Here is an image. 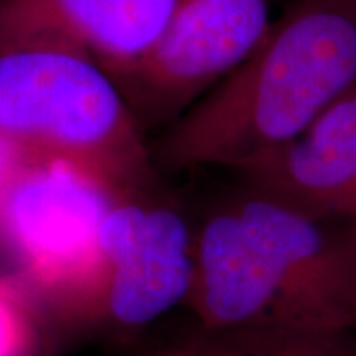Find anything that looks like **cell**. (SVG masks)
I'll return each instance as SVG.
<instances>
[{
  "mask_svg": "<svg viewBox=\"0 0 356 356\" xmlns=\"http://www.w3.org/2000/svg\"><path fill=\"white\" fill-rule=\"evenodd\" d=\"M186 305L202 332L356 329V232L250 188L194 234Z\"/></svg>",
  "mask_w": 356,
  "mask_h": 356,
  "instance_id": "6da1fadb",
  "label": "cell"
},
{
  "mask_svg": "<svg viewBox=\"0 0 356 356\" xmlns=\"http://www.w3.org/2000/svg\"><path fill=\"white\" fill-rule=\"evenodd\" d=\"M180 0H0V46L77 51L117 79L163 34Z\"/></svg>",
  "mask_w": 356,
  "mask_h": 356,
  "instance_id": "52a82bcc",
  "label": "cell"
},
{
  "mask_svg": "<svg viewBox=\"0 0 356 356\" xmlns=\"http://www.w3.org/2000/svg\"><path fill=\"white\" fill-rule=\"evenodd\" d=\"M194 234L177 210L123 196L103 218L88 280L58 315L113 332H133L188 303Z\"/></svg>",
  "mask_w": 356,
  "mask_h": 356,
  "instance_id": "277c9868",
  "label": "cell"
},
{
  "mask_svg": "<svg viewBox=\"0 0 356 356\" xmlns=\"http://www.w3.org/2000/svg\"><path fill=\"white\" fill-rule=\"evenodd\" d=\"M196 356H356V329L257 327L202 332Z\"/></svg>",
  "mask_w": 356,
  "mask_h": 356,
  "instance_id": "9c48e42d",
  "label": "cell"
},
{
  "mask_svg": "<svg viewBox=\"0 0 356 356\" xmlns=\"http://www.w3.org/2000/svg\"><path fill=\"white\" fill-rule=\"evenodd\" d=\"M26 163L28 161L20 154V151L14 149L13 145L0 135V204Z\"/></svg>",
  "mask_w": 356,
  "mask_h": 356,
  "instance_id": "8fae6325",
  "label": "cell"
},
{
  "mask_svg": "<svg viewBox=\"0 0 356 356\" xmlns=\"http://www.w3.org/2000/svg\"><path fill=\"white\" fill-rule=\"evenodd\" d=\"M0 135L28 163H65L121 196L153 175L140 121L119 83L77 51L0 46Z\"/></svg>",
  "mask_w": 356,
  "mask_h": 356,
  "instance_id": "3957f363",
  "label": "cell"
},
{
  "mask_svg": "<svg viewBox=\"0 0 356 356\" xmlns=\"http://www.w3.org/2000/svg\"><path fill=\"white\" fill-rule=\"evenodd\" d=\"M356 88V0H291L234 74L166 133L172 168L243 170L301 137Z\"/></svg>",
  "mask_w": 356,
  "mask_h": 356,
  "instance_id": "7a4b0ae2",
  "label": "cell"
},
{
  "mask_svg": "<svg viewBox=\"0 0 356 356\" xmlns=\"http://www.w3.org/2000/svg\"><path fill=\"white\" fill-rule=\"evenodd\" d=\"M156 356H196V344L194 341L188 344H180L175 348H168L165 353H159Z\"/></svg>",
  "mask_w": 356,
  "mask_h": 356,
  "instance_id": "7c38bea8",
  "label": "cell"
},
{
  "mask_svg": "<svg viewBox=\"0 0 356 356\" xmlns=\"http://www.w3.org/2000/svg\"><path fill=\"white\" fill-rule=\"evenodd\" d=\"M240 172L252 191L356 232V88L301 137Z\"/></svg>",
  "mask_w": 356,
  "mask_h": 356,
  "instance_id": "ba28073f",
  "label": "cell"
},
{
  "mask_svg": "<svg viewBox=\"0 0 356 356\" xmlns=\"http://www.w3.org/2000/svg\"><path fill=\"white\" fill-rule=\"evenodd\" d=\"M34 348L32 293L18 277H0V356H32Z\"/></svg>",
  "mask_w": 356,
  "mask_h": 356,
  "instance_id": "30bf717a",
  "label": "cell"
},
{
  "mask_svg": "<svg viewBox=\"0 0 356 356\" xmlns=\"http://www.w3.org/2000/svg\"><path fill=\"white\" fill-rule=\"evenodd\" d=\"M119 198L65 163L22 166L0 204V245L32 295L60 309L83 285L103 218Z\"/></svg>",
  "mask_w": 356,
  "mask_h": 356,
  "instance_id": "5b68a950",
  "label": "cell"
},
{
  "mask_svg": "<svg viewBox=\"0 0 356 356\" xmlns=\"http://www.w3.org/2000/svg\"><path fill=\"white\" fill-rule=\"evenodd\" d=\"M271 24L269 0H180L153 48L115 81L137 117L178 119L254 54Z\"/></svg>",
  "mask_w": 356,
  "mask_h": 356,
  "instance_id": "8992f818",
  "label": "cell"
}]
</instances>
